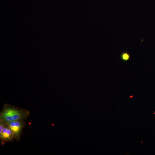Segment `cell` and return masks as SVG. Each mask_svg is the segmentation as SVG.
<instances>
[{"label":"cell","instance_id":"cell-1","mask_svg":"<svg viewBox=\"0 0 155 155\" xmlns=\"http://www.w3.org/2000/svg\"><path fill=\"white\" fill-rule=\"evenodd\" d=\"M30 113L27 110L6 103L0 112V120L6 123L16 121H25Z\"/></svg>","mask_w":155,"mask_h":155},{"label":"cell","instance_id":"cell-2","mask_svg":"<svg viewBox=\"0 0 155 155\" xmlns=\"http://www.w3.org/2000/svg\"><path fill=\"white\" fill-rule=\"evenodd\" d=\"M6 123L13 133L15 139L18 141L20 140L22 129L25 125L24 121H13Z\"/></svg>","mask_w":155,"mask_h":155},{"label":"cell","instance_id":"cell-3","mask_svg":"<svg viewBox=\"0 0 155 155\" xmlns=\"http://www.w3.org/2000/svg\"><path fill=\"white\" fill-rule=\"evenodd\" d=\"M15 139L13 133L6 123L5 127L0 133L1 144L4 145L6 142H11Z\"/></svg>","mask_w":155,"mask_h":155},{"label":"cell","instance_id":"cell-4","mask_svg":"<svg viewBox=\"0 0 155 155\" xmlns=\"http://www.w3.org/2000/svg\"><path fill=\"white\" fill-rule=\"evenodd\" d=\"M121 60L124 61H128L130 59L131 55L127 51L122 52L120 55Z\"/></svg>","mask_w":155,"mask_h":155}]
</instances>
